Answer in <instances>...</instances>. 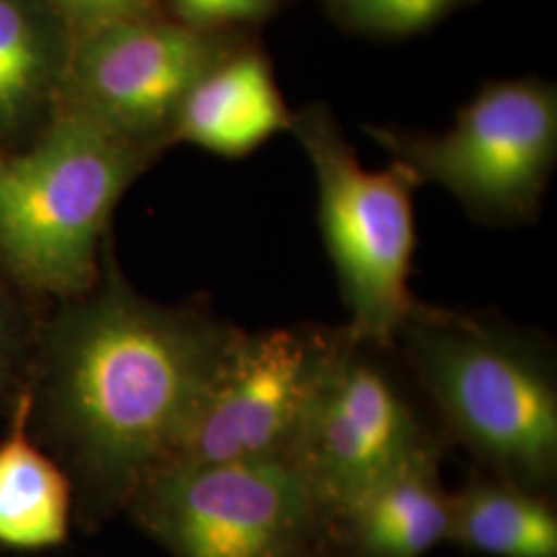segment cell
I'll use <instances>...</instances> for the list:
<instances>
[{
    "label": "cell",
    "instance_id": "1",
    "mask_svg": "<svg viewBox=\"0 0 557 557\" xmlns=\"http://www.w3.org/2000/svg\"><path fill=\"white\" fill-rule=\"evenodd\" d=\"M238 331L143 298L114 264L71 299L48 343L46 398L98 508L128 506L168 467Z\"/></svg>",
    "mask_w": 557,
    "mask_h": 557
},
{
    "label": "cell",
    "instance_id": "2",
    "mask_svg": "<svg viewBox=\"0 0 557 557\" xmlns=\"http://www.w3.org/2000/svg\"><path fill=\"white\" fill-rule=\"evenodd\" d=\"M442 438L527 492L557 483V361L547 335L416 299L393 341Z\"/></svg>",
    "mask_w": 557,
    "mask_h": 557
},
{
    "label": "cell",
    "instance_id": "3",
    "mask_svg": "<svg viewBox=\"0 0 557 557\" xmlns=\"http://www.w3.org/2000/svg\"><path fill=\"white\" fill-rule=\"evenodd\" d=\"M147 151L73 106L29 149L0 153L7 271L44 294L85 296L100 278L101 234Z\"/></svg>",
    "mask_w": 557,
    "mask_h": 557
},
{
    "label": "cell",
    "instance_id": "4",
    "mask_svg": "<svg viewBox=\"0 0 557 557\" xmlns=\"http://www.w3.org/2000/svg\"><path fill=\"white\" fill-rule=\"evenodd\" d=\"M289 133L317 178L320 234L349 310L345 329L359 341L393 347L416 301L409 273L418 180L395 161L386 170L363 168L333 110L322 101L294 112Z\"/></svg>",
    "mask_w": 557,
    "mask_h": 557
},
{
    "label": "cell",
    "instance_id": "5",
    "mask_svg": "<svg viewBox=\"0 0 557 557\" xmlns=\"http://www.w3.org/2000/svg\"><path fill=\"white\" fill-rule=\"evenodd\" d=\"M391 161L418 184H436L485 225L537 218L557 158V87L543 79L492 81L444 133L368 126Z\"/></svg>",
    "mask_w": 557,
    "mask_h": 557
},
{
    "label": "cell",
    "instance_id": "6",
    "mask_svg": "<svg viewBox=\"0 0 557 557\" xmlns=\"http://www.w3.org/2000/svg\"><path fill=\"white\" fill-rule=\"evenodd\" d=\"M126 508L172 557L333 556L324 512L285 458L163 469Z\"/></svg>",
    "mask_w": 557,
    "mask_h": 557
},
{
    "label": "cell",
    "instance_id": "7",
    "mask_svg": "<svg viewBox=\"0 0 557 557\" xmlns=\"http://www.w3.org/2000/svg\"><path fill=\"white\" fill-rule=\"evenodd\" d=\"M391 351L338 326L308 398L289 460L324 518L421 448L444 444L421 418Z\"/></svg>",
    "mask_w": 557,
    "mask_h": 557
},
{
    "label": "cell",
    "instance_id": "8",
    "mask_svg": "<svg viewBox=\"0 0 557 557\" xmlns=\"http://www.w3.org/2000/svg\"><path fill=\"white\" fill-rule=\"evenodd\" d=\"M335 335L310 324L239 329L165 469L289 460Z\"/></svg>",
    "mask_w": 557,
    "mask_h": 557
},
{
    "label": "cell",
    "instance_id": "9",
    "mask_svg": "<svg viewBox=\"0 0 557 557\" xmlns=\"http://www.w3.org/2000/svg\"><path fill=\"white\" fill-rule=\"evenodd\" d=\"M238 36L200 32L180 21H128L77 40L69 75L75 108L126 139L153 147L168 137L193 85Z\"/></svg>",
    "mask_w": 557,
    "mask_h": 557
},
{
    "label": "cell",
    "instance_id": "10",
    "mask_svg": "<svg viewBox=\"0 0 557 557\" xmlns=\"http://www.w3.org/2000/svg\"><path fill=\"white\" fill-rule=\"evenodd\" d=\"M444 444L421 448L326 518L335 557H425L450 533Z\"/></svg>",
    "mask_w": 557,
    "mask_h": 557
},
{
    "label": "cell",
    "instance_id": "11",
    "mask_svg": "<svg viewBox=\"0 0 557 557\" xmlns=\"http://www.w3.org/2000/svg\"><path fill=\"white\" fill-rule=\"evenodd\" d=\"M292 116L271 60L259 46L242 40L186 94L170 139L239 160L278 133H289Z\"/></svg>",
    "mask_w": 557,
    "mask_h": 557
},
{
    "label": "cell",
    "instance_id": "12",
    "mask_svg": "<svg viewBox=\"0 0 557 557\" xmlns=\"http://www.w3.org/2000/svg\"><path fill=\"white\" fill-rule=\"evenodd\" d=\"M448 541L487 557H557L552 496L517 487L475 469L450 492Z\"/></svg>",
    "mask_w": 557,
    "mask_h": 557
},
{
    "label": "cell",
    "instance_id": "13",
    "mask_svg": "<svg viewBox=\"0 0 557 557\" xmlns=\"http://www.w3.org/2000/svg\"><path fill=\"white\" fill-rule=\"evenodd\" d=\"M29 397H21L11 434L0 442V545L57 547L69 535L71 490L59 467L27 438Z\"/></svg>",
    "mask_w": 557,
    "mask_h": 557
},
{
    "label": "cell",
    "instance_id": "14",
    "mask_svg": "<svg viewBox=\"0 0 557 557\" xmlns=\"http://www.w3.org/2000/svg\"><path fill=\"white\" fill-rule=\"evenodd\" d=\"M59 73V44L32 0H0V131L20 124Z\"/></svg>",
    "mask_w": 557,
    "mask_h": 557
},
{
    "label": "cell",
    "instance_id": "15",
    "mask_svg": "<svg viewBox=\"0 0 557 557\" xmlns=\"http://www.w3.org/2000/svg\"><path fill=\"white\" fill-rule=\"evenodd\" d=\"M331 17L370 38H407L430 29L469 0H322Z\"/></svg>",
    "mask_w": 557,
    "mask_h": 557
},
{
    "label": "cell",
    "instance_id": "16",
    "mask_svg": "<svg viewBox=\"0 0 557 557\" xmlns=\"http://www.w3.org/2000/svg\"><path fill=\"white\" fill-rule=\"evenodd\" d=\"M60 20L81 40L106 27L128 21L153 20L160 0H48Z\"/></svg>",
    "mask_w": 557,
    "mask_h": 557
},
{
    "label": "cell",
    "instance_id": "17",
    "mask_svg": "<svg viewBox=\"0 0 557 557\" xmlns=\"http://www.w3.org/2000/svg\"><path fill=\"white\" fill-rule=\"evenodd\" d=\"M180 23L200 32H236L277 11V0H172Z\"/></svg>",
    "mask_w": 557,
    "mask_h": 557
},
{
    "label": "cell",
    "instance_id": "18",
    "mask_svg": "<svg viewBox=\"0 0 557 557\" xmlns=\"http://www.w3.org/2000/svg\"><path fill=\"white\" fill-rule=\"evenodd\" d=\"M15 356V324L7 301L0 296V382L9 374Z\"/></svg>",
    "mask_w": 557,
    "mask_h": 557
},
{
    "label": "cell",
    "instance_id": "19",
    "mask_svg": "<svg viewBox=\"0 0 557 557\" xmlns=\"http://www.w3.org/2000/svg\"><path fill=\"white\" fill-rule=\"evenodd\" d=\"M329 557H335V554H333V556H329Z\"/></svg>",
    "mask_w": 557,
    "mask_h": 557
}]
</instances>
